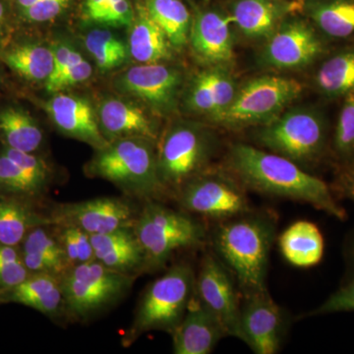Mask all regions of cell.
Segmentation results:
<instances>
[{
  "mask_svg": "<svg viewBox=\"0 0 354 354\" xmlns=\"http://www.w3.org/2000/svg\"><path fill=\"white\" fill-rule=\"evenodd\" d=\"M228 164L239 180L251 189L308 203L339 221L348 216L325 181L283 156L239 143L230 149Z\"/></svg>",
  "mask_w": 354,
  "mask_h": 354,
  "instance_id": "6da1fadb",
  "label": "cell"
},
{
  "mask_svg": "<svg viewBox=\"0 0 354 354\" xmlns=\"http://www.w3.org/2000/svg\"><path fill=\"white\" fill-rule=\"evenodd\" d=\"M276 232L274 218L252 211L221 221L214 232L215 254L244 295L268 290L266 279Z\"/></svg>",
  "mask_w": 354,
  "mask_h": 354,
  "instance_id": "7a4b0ae2",
  "label": "cell"
},
{
  "mask_svg": "<svg viewBox=\"0 0 354 354\" xmlns=\"http://www.w3.org/2000/svg\"><path fill=\"white\" fill-rule=\"evenodd\" d=\"M330 136L327 116L315 106L286 109L256 134L266 149L301 165L320 162L330 151Z\"/></svg>",
  "mask_w": 354,
  "mask_h": 354,
  "instance_id": "3957f363",
  "label": "cell"
},
{
  "mask_svg": "<svg viewBox=\"0 0 354 354\" xmlns=\"http://www.w3.org/2000/svg\"><path fill=\"white\" fill-rule=\"evenodd\" d=\"M152 140L121 138L99 150L88 165L92 176L111 181L143 198L157 197L164 185L158 169Z\"/></svg>",
  "mask_w": 354,
  "mask_h": 354,
  "instance_id": "277c9868",
  "label": "cell"
},
{
  "mask_svg": "<svg viewBox=\"0 0 354 354\" xmlns=\"http://www.w3.org/2000/svg\"><path fill=\"white\" fill-rule=\"evenodd\" d=\"M195 281L192 268L180 263L153 281L140 301L134 322L124 335V344H133L140 335L151 330L171 334L195 295Z\"/></svg>",
  "mask_w": 354,
  "mask_h": 354,
  "instance_id": "5b68a950",
  "label": "cell"
},
{
  "mask_svg": "<svg viewBox=\"0 0 354 354\" xmlns=\"http://www.w3.org/2000/svg\"><path fill=\"white\" fill-rule=\"evenodd\" d=\"M133 230L145 254L147 270L157 269L172 253L206 239V230L199 221L153 201L140 212Z\"/></svg>",
  "mask_w": 354,
  "mask_h": 354,
  "instance_id": "8992f818",
  "label": "cell"
},
{
  "mask_svg": "<svg viewBox=\"0 0 354 354\" xmlns=\"http://www.w3.org/2000/svg\"><path fill=\"white\" fill-rule=\"evenodd\" d=\"M304 92L297 80L288 77H256L239 87L234 101L214 120L227 128L264 125L283 113Z\"/></svg>",
  "mask_w": 354,
  "mask_h": 354,
  "instance_id": "52a82bcc",
  "label": "cell"
},
{
  "mask_svg": "<svg viewBox=\"0 0 354 354\" xmlns=\"http://www.w3.org/2000/svg\"><path fill=\"white\" fill-rule=\"evenodd\" d=\"M133 283L132 274L109 269L97 260L73 266L60 277L64 310L86 319L115 304Z\"/></svg>",
  "mask_w": 354,
  "mask_h": 354,
  "instance_id": "ba28073f",
  "label": "cell"
},
{
  "mask_svg": "<svg viewBox=\"0 0 354 354\" xmlns=\"http://www.w3.org/2000/svg\"><path fill=\"white\" fill-rule=\"evenodd\" d=\"M216 149L214 135L192 124L171 127L160 141L158 169L162 185L178 190L196 176Z\"/></svg>",
  "mask_w": 354,
  "mask_h": 354,
  "instance_id": "9c48e42d",
  "label": "cell"
},
{
  "mask_svg": "<svg viewBox=\"0 0 354 354\" xmlns=\"http://www.w3.org/2000/svg\"><path fill=\"white\" fill-rule=\"evenodd\" d=\"M329 53V41L310 21L286 19L267 38L261 60L269 68H306Z\"/></svg>",
  "mask_w": 354,
  "mask_h": 354,
  "instance_id": "30bf717a",
  "label": "cell"
},
{
  "mask_svg": "<svg viewBox=\"0 0 354 354\" xmlns=\"http://www.w3.org/2000/svg\"><path fill=\"white\" fill-rule=\"evenodd\" d=\"M178 202L190 213L221 221L251 211L241 184L218 171L194 176L183 184Z\"/></svg>",
  "mask_w": 354,
  "mask_h": 354,
  "instance_id": "8fae6325",
  "label": "cell"
},
{
  "mask_svg": "<svg viewBox=\"0 0 354 354\" xmlns=\"http://www.w3.org/2000/svg\"><path fill=\"white\" fill-rule=\"evenodd\" d=\"M195 292L198 299L218 319L227 335L242 341L241 306L236 281L216 254L203 258Z\"/></svg>",
  "mask_w": 354,
  "mask_h": 354,
  "instance_id": "7c38bea8",
  "label": "cell"
},
{
  "mask_svg": "<svg viewBox=\"0 0 354 354\" xmlns=\"http://www.w3.org/2000/svg\"><path fill=\"white\" fill-rule=\"evenodd\" d=\"M137 216L138 213L129 202L120 198L102 197L57 205L48 216L51 225L74 227L95 235L133 227Z\"/></svg>",
  "mask_w": 354,
  "mask_h": 354,
  "instance_id": "4fadbf2b",
  "label": "cell"
},
{
  "mask_svg": "<svg viewBox=\"0 0 354 354\" xmlns=\"http://www.w3.org/2000/svg\"><path fill=\"white\" fill-rule=\"evenodd\" d=\"M241 306L242 342L257 354H274L281 349L286 318L268 290L244 295Z\"/></svg>",
  "mask_w": 354,
  "mask_h": 354,
  "instance_id": "5bb4252c",
  "label": "cell"
},
{
  "mask_svg": "<svg viewBox=\"0 0 354 354\" xmlns=\"http://www.w3.org/2000/svg\"><path fill=\"white\" fill-rule=\"evenodd\" d=\"M183 78L178 70L160 64L132 67L120 80L125 92L134 95L160 113L176 106Z\"/></svg>",
  "mask_w": 354,
  "mask_h": 354,
  "instance_id": "9a60e30c",
  "label": "cell"
},
{
  "mask_svg": "<svg viewBox=\"0 0 354 354\" xmlns=\"http://www.w3.org/2000/svg\"><path fill=\"white\" fill-rule=\"evenodd\" d=\"M232 21L230 15L204 11L191 22L189 39L198 57L211 65H225L234 59Z\"/></svg>",
  "mask_w": 354,
  "mask_h": 354,
  "instance_id": "2e32d148",
  "label": "cell"
},
{
  "mask_svg": "<svg viewBox=\"0 0 354 354\" xmlns=\"http://www.w3.org/2000/svg\"><path fill=\"white\" fill-rule=\"evenodd\" d=\"M171 335L174 353L208 354L227 334L213 313L198 297H193Z\"/></svg>",
  "mask_w": 354,
  "mask_h": 354,
  "instance_id": "e0dca14e",
  "label": "cell"
},
{
  "mask_svg": "<svg viewBox=\"0 0 354 354\" xmlns=\"http://www.w3.org/2000/svg\"><path fill=\"white\" fill-rule=\"evenodd\" d=\"M55 125L70 137L86 142L97 150L109 145L102 134L92 106L86 100L72 95L58 94L46 104Z\"/></svg>",
  "mask_w": 354,
  "mask_h": 354,
  "instance_id": "ac0fdd59",
  "label": "cell"
},
{
  "mask_svg": "<svg viewBox=\"0 0 354 354\" xmlns=\"http://www.w3.org/2000/svg\"><path fill=\"white\" fill-rule=\"evenodd\" d=\"M237 90L236 81L225 65H212L193 81L187 106L212 120L228 108Z\"/></svg>",
  "mask_w": 354,
  "mask_h": 354,
  "instance_id": "d6986e66",
  "label": "cell"
},
{
  "mask_svg": "<svg viewBox=\"0 0 354 354\" xmlns=\"http://www.w3.org/2000/svg\"><path fill=\"white\" fill-rule=\"evenodd\" d=\"M297 2L283 0H237L232 6V25L250 39H267L286 16L297 10Z\"/></svg>",
  "mask_w": 354,
  "mask_h": 354,
  "instance_id": "ffe728a7",
  "label": "cell"
},
{
  "mask_svg": "<svg viewBox=\"0 0 354 354\" xmlns=\"http://www.w3.org/2000/svg\"><path fill=\"white\" fill-rule=\"evenodd\" d=\"M95 260L109 269L131 274L146 269L145 254L133 227L91 235Z\"/></svg>",
  "mask_w": 354,
  "mask_h": 354,
  "instance_id": "44dd1931",
  "label": "cell"
},
{
  "mask_svg": "<svg viewBox=\"0 0 354 354\" xmlns=\"http://www.w3.org/2000/svg\"><path fill=\"white\" fill-rule=\"evenodd\" d=\"M0 297L2 301L25 305L50 317L58 315L64 309L60 277L55 274H30L19 285L1 290Z\"/></svg>",
  "mask_w": 354,
  "mask_h": 354,
  "instance_id": "7402d4cb",
  "label": "cell"
},
{
  "mask_svg": "<svg viewBox=\"0 0 354 354\" xmlns=\"http://www.w3.org/2000/svg\"><path fill=\"white\" fill-rule=\"evenodd\" d=\"M314 87L324 99H346L354 94V43L328 53L316 69Z\"/></svg>",
  "mask_w": 354,
  "mask_h": 354,
  "instance_id": "603a6c76",
  "label": "cell"
},
{
  "mask_svg": "<svg viewBox=\"0 0 354 354\" xmlns=\"http://www.w3.org/2000/svg\"><path fill=\"white\" fill-rule=\"evenodd\" d=\"M311 24L328 41L354 43V0H307Z\"/></svg>",
  "mask_w": 354,
  "mask_h": 354,
  "instance_id": "cb8c5ba5",
  "label": "cell"
},
{
  "mask_svg": "<svg viewBox=\"0 0 354 354\" xmlns=\"http://www.w3.org/2000/svg\"><path fill=\"white\" fill-rule=\"evenodd\" d=\"M102 131L113 138H145L155 141L157 130L138 106L120 100L109 99L100 109Z\"/></svg>",
  "mask_w": 354,
  "mask_h": 354,
  "instance_id": "d4e9b609",
  "label": "cell"
},
{
  "mask_svg": "<svg viewBox=\"0 0 354 354\" xmlns=\"http://www.w3.org/2000/svg\"><path fill=\"white\" fill-rule=\"evenodd\" d=\"M279 245L285 259L298 268L318 265L325 252L322 232L308 221H298L286 228L279 236Z\"/></svg>",
  "mask_w": 354,
  "mask_h": 354,
  "instance_id": "484cf974",
  "label": "cell"
},
{
  "mask_svg": "<svg viewBox=\"0 0 354 354\" xmlns=\"http://www.w3.org/2000/svg\"><path fill=\"white\" fill-rule=\"evenodd\" d=\"M169 39L147 11L140 7L129 35V53L143 64H158L171 57Z\"/></svg>",
  "mask_w": 354,
  "mask_h": 354,
  "instance_id": "4316f807",
  "label": "cell"
},
{
  "mask_svg": "<svg viewBox=\"0 0 354 354\" xmlns=\"http://www.w3.org/2000/svg\"><path fill=\"white\" fill-rule=\"evenodd\" d=\"M50 225V216L39 215L26 203L0 197V243L19 245L32 228Z\"/></svg>",
  "mask_w": 354,
  "mask_h": 354,
  "instance_id": "83f0119b",
  "label": "cell"
},
{
  "mask_svg": "<svg viewBox=\"0 0 354 354\" xmlns=\"http://www.w3.org/2000/svg\"><path fill=\"white\" fill-rule=\"evenodd\" d=\"M145 7L172 46L183 48L187 44L192 21L180 0H146Z\"/></svg>",
  "mask_w": 354,
  "mask_h": 354,
  "instance_id": "f1b7e54d",
  "label": "cell"
},
{
  "mask_svg": "<svg viewBox=\"0 0 354 354\" xmlns=\"http://www.w3.org/2000/svg\"><path fill=\"white\" fill-rule=\"evenodd\" d=\"M0 131L8 148L22 152L38 150L43 133L29 114L21 109L8 108L0 113Z\"/></svg>",
  "mask_w": 354,
  "mask_h": 354,
  "instance_id": "f546056e",
  "label": "cell"
},
{
  "mask_svg": "<svg viewBox=\"0 0 354 354\" xmlns=\"http://www.w3.org/2000/svg\"><path fill=\"white\" fill-rule=\"evenodd\" d=\"M10 68L35 82L48 80L53 69L55 53L39 44H25L7 51L2 57Z\"/></svg>",
  "mask_w": 354,
  "mask_h": 354,
  "instance_id": "4dcf8cb0",
  "label": "cell"
},
{
  "mask_svg": "<svg viewBox=\"0 0 354 354\" xmlns=\"http://www.w3.org/2000/svg\"><path fill=\"white\" fill-rule=\"evenodd\" d=\"M330 152L339 167L354 164V94L342 101L330 136Z\"/></svg>",
  "mask_w": 354,
  "mask_h": 354,
  "instance_id": "1f68e13d",
  "label": "cell"
},
{
  "mask_svg": "<svg viewBox=\"0 0 354 354\" xmlns=\"http://www.w3.org/2000/svg\"><path fill=\"white\" fill-rule=\"evenodd\" d=\"M85 46L102 70L116 68L127 58V46L106 30H93L88 32Z\"/></svg>",
  "mask_w": 354,
  "mask_h": 354,
  "instance_id": "d6a6232c",
  "label": "cell"
},
{
  "mask_svg": "<svg viewBox=\"0 0 354 354\" xmlns=\"http://www.w3.org/2000/svg\"><path fill=\"white\" fill-rule=\"evenodd\" d=\"M22 252L36 254L57 263L65 269L68 270L70 268L64 248L58 241L57 235L51 234L44 228V225L32 228L26 235L24 241H22Z\"/></svg>",
  "mask_w": 354,
  "mask_h": 354,
  "instance_id": "836d02e7",
  "label": "cell"
},
{
  "mask_svg": "<svg viewBox=\"0 0 354 354\" xmlns=\"http://www.w3.org/2000/svg\"><path fill=\"white\" fill-rule=\"evenodd\" d=\"M57 237L70 268L95 260L91 235L74 227H57Z\"/></svg>",
  "mask_w": 354,
  "mask_h": 354,
  "instance_id": "e575fe53",
  "label": "cell"
},
{
  "mask_svg": "<svg viewBox=\"0 0 354 354\" xmlns=\"http://www.w3.org/2000/svg\"><path fill=\"white\" fill-rule=\"evenodd\" d=\"M0 186L19 194H38L43 189L20 165L2 153L0 155Z\"/></svg>",
  "mask_w": 354,
  "mask_h": 354,
  "instance_id": "d590c367",
  "label": "cell"
},
{
  "mask_svg": "<svg viewBox=\"0 0 354 354\" xmlns=\"http://www.w3.org/2000/svg\"><path fill=\"white\" fill-rule=\"evenodd\" d=\"M30 274L16 247L0 243V290L19 285Z\"/></svg>",
  "mask_w": 354,
  "mask_h": 354,
  "instance_id": "8d00e7d4",
  "label": "cell"
},
{
  "mask_svg": "<svg viewBox=\"0 0 354 354\" xmlns=\"http://www.w3.org/2000/svg\"><path fill=\"white\" fill-rule=\"evenodd\" d=\"M339 312H354V272L351 274L348 281L309 315H326Z\"/></svg>",
  "mask_w": 354,
  "mask_h": 354,
  "instance_id": "74e56055",
  "label": "cell"
},
{
  "mask_svg": "<svg viewBox=\"0 0 354 354\" xmlns=\"http://www.w3.org/2000/svg\"><path fill=\"white\" fill-rule=\"evenodd\" d=\"M3 153L9 158H12L14 162L20 165L23 171L27 172L41 187H44L46 180H48V167L44 160L32 155V153L14 150L8 147L4 149Z\"/></svg>",
  "mask_w": 354,
  "mask_h": 354,
  "instance_id": "f35d334b",
  "label": "cell"
},
{
  "mask_svg": "<svg viewBox=\"0 0 354 354\" xmlns=\"http://www.w3.org/2000/svg\"><path fill=\"white\" fill-rule=\"evenodd\" d=\"M93 70L87 60L83 59L71 65L65 70L55 82L46 84V88L48 93H57L76 84L85 82L92 75Z\"/></svg>",
  "mask_w": 354,
  "mask_h": 354,
  "instance_id": "ab89813d",
  "label": "cell"
},
{
  "mask_svg": "<svg viewBox=\"0 0 354 354\" xmlns=\"http://www.w3.org/2000/svg\"><path fill=\"white\" fill-rule=\"evenodd\" d=\"M69 2L70 0H39L24 9L25 17L32 22H48L57 18Z\"/></svg>",
  "mask_w": 354,
  "mask_h": 354,
  "instance_id": "60d3db41",
  "label": "cell"
},
{
  "mask_svg": "<svg viewBox=\"0 0 354 354\" xmlns=\"http://www.w3.org/2000/svg\"><path fill=\"white\" fill-rule=\"evenodd\" d=\"M53 53H55L53 69L50 76L46 81V85L55 82L65 70L83 59L82 55L78 51L74 50L71 46H65V44L58 46L57 50H53Z\"/></svg>",
  "mask_w": 354,
  "mask_h": 354,
  "instance_id": "b9f144b4",
  "label": "cell"
},
{
  "mask_svg": "<svg viewBox=\"0 0 354 354\" xmlns=\"http://www.w3.org/2000/svg\"><path fill=\"white\" fill-rule=\"evenodd\" d=\"M132 18L133 12L129 0H113L99 22L120 27L130 24Z\"/></svg>",
  "mask_w": 354,
  "mask_h": 354,
  "instance_id": "7bdbcfd3",
  "label": "cell"
},
{
  "mask_svg": "<svg viewBox=\"0 0 354 354\" xmlns=\"http://www.w3.org/2000/svg\"><path fill=\"white\" fill-rule=\"evenodd\" d=\"M330 188L335 198H344L354 203V164L339 167L337 180Z\"/></svg>",
  "mask_w": 354,
  "mask_h": 354,
  "instance_id": "ee69618b",
  "label": "cell"
},
{
  "mask_svg": "<svg viewBox=\"0 0 354 354\" xmlns=\"http://www.w3.org/2000/svg\"><path fill=\"white\" fill-rule=\"evenodd\" d=\"M113 0H86V14L91 20L99 22Z\"/></svg>",
  "mask_w": 354,
  "mask_h": 354,
  "instance_id": "f6af8a7d",
  "label": "cell"
},
{
  "mask_svg": "<svg viewBox=\"0 0 354 354\" xmlns=\"http://www.w3.org/2000/svg\"><path fill=\"white\" fill-rule=\"evenodd\" d=\"M346 250L348 264L351 265L353 272H354V232L353 234L351 235V239H349Z\"/></svg>",
  "mask_w": 354,
  "mask_h": 354,
  "instance_id": "bcb514c9",
  "label": "cell"
},
{
  "mask_svg": "<svg viewBox=\"0 0 354 354\" xmlns=\"http://www.w3.org/2000/svg\"><path fill=\"white\" fill-rule=\"evenodd\" d=\"M39 0H17L18 4L22 7L23 10L28 8V7L32 6V4H35Z\"/></svg>",
  "mask_w": 354,
  "mask_h": 354,
  "instance_id": "7dc6e473",
  "label": "cell"
},
{
  "mask_svg": "<svg viewBox=\"0 0 354 354\" xmlns=\"http://www.w3.org/2000/svg\"><path fill=\"white\" fill-rule=\"evenodd\" d=\"M4 17V8L3 6H2L1 2H0V27H1L2 21H3Z\"/></svg>",
  "mask_w": 354,
  "mask_h": 354,
  "instance_id": "c3c4849f",
  "label": "cell"
}]
</instances>
